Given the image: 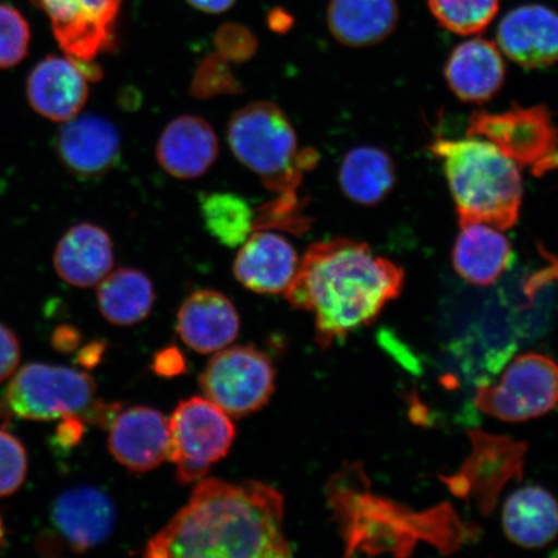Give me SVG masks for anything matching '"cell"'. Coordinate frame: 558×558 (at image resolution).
I'll list each match as a JSON object with an SVG mask.
<instances>
[{
  "label": "cell",
  "mask_w": 558,
  "mask_h": 558,
  "mask_svg": "<svg viewBox=\"0 0 558 558\" xmlns=\"http://www.w3.org/2000/svg\"><path fill=\"white\" fill-rule=\"evenodd\" d=\"M281 493L259 481L206 478L187 505L146 546L145 557L291 556Z\"/></svg>",
  "instance_id": "6da1fadb"
},
{
  "label": "cell",
  "mask_w": 558,
  "mask_h": 558,
  "mask_svg": "<svg viewBox=\"0 0 558 558\" xmlns=\"http://www.w3.org/2000/svg\"><path fill=\"white\" fill-rule=\"evenodd\" d=\"M403 283L400 265L365 242L340 236L306 250L283 294L295 310L314 313L317 344L327 349L375 323Z\"/></svg>",
  "instance_id": "7a4b0ae2"
},
{
  "label": "cell",
  "mask_w": 558,
  "mask_h": 558,
  "mask_svg": "<svg viewBox=\"0 0 558 558\" xmlns=\"http://www.w3.org/2000/svg\"><path fill=\"white\" fill-rule=\"evenodd\" d=\"M430 151L441 160L460 225L507 230L518 225L523 199L520 167L477 136L437 138Z\"/></svg>",
  "instance_id": "3957f363"
},
{
  "label": "cell",
  "mask_w": 558,
  "mask_h": 558,
  "mask_svg": "<svg viewBox=\"0 0 558 558\" xmlns=\"http://www.w3.org/2000/svg\"><path fill=\"white\" fill-rule=\"evenodd\" d=\"M365 476L359 465L348 466L327 485V498L338 521L347 546V556L375 555L390 550L389 536L396 548H411L417 541L427 539L439 548L449 549L444 542L445 522L457 520L450 507L415 514L409 509L376 498L364 487ZM446 526H460L459 523Z\"/></svg>",
  "instance_id": "277c9868"
},
{
  "label": "cell",
  "mask_w": 558,
  "mask_h": 558,
  "mask_svg": "<svg viewBox=\"0 0 558 558\" xmlns=\"http://www.w3.org/2000/svg\"><path fill=\"white\" fill-rule=\"evenodd\" d=\"M228 142L234 157L277 194L296 191L304 172L318 159L312 149L299 150L289 117L269 101L251 102L236 110L229 121Z\"/></svg>",
  "instance_id": "5b68a950"
},
{
  "label": "cell",
  "mask_w": 558,
  "mask_h": 558,
  "mask_svg": "<svg viewBox=\"0 0 558 558\" xmlns=\"http://www.w3.org/2000/svg\"><path fill=\"white\" fill-rule=\"evenodd\" d=\"M466 136L487 140L520 169L530 167L535 177L558 169V128L544 105L474 111Z\"/></svg>",
  "instance_id": "8992f818"
},
{
  "label": "cell",
  "mask_w": 558,
  "mask_h": 558,
  "mask_svg": "<svg viewBox=\"0 0 558 558\" xmlns=\"http://www.w3.org/2000/svg\"><path fill=\"white\" fill-rule=\"evenodd\" d=\"M93 376L46 364L25 365L13 376L2 399L3 411L26 421L83 415L95 401Z\"/></svg>",
  "instance_id": "52a82bcc"
},
{
  "label": "cell",
  "mask_w": 558,
  "mask_h": 558,
  "mask_svg": "<svg viewBox=\"0 0 558 558\" xmlns=\"http://www.w3.org/2000/svg\"><path fill=\"white\" fill-rule=\"evenodd\" d=\"M169 423V460L177 469L181 485L204 478L211 466L227 456L235 437L230 416L201 397L180 402Z\"/></svg>",
  "instance_id": "ba28073f"
},
{
  "label": "cell",
  "mask_w": 558,
  "mask_h": 558,
  "mask_svg": "<svg viewBox=\"0 0 558 558\" xmlns=\"http://www.w3.org/2000/svg\"><path fill=\"white\" fill-rule=\"evenodd\" d=\"M474 404L483 413L508 423L546 415L558 404V364L544 354H520L497 384L477 388Z\"/></svg>",
  "instance_id": "9c48e42d"
},
{
  "label": "cell",
  "mask_w": 558,
  "mask_h": 558,
  "mask_svg": "<svg viewBox=\"0 0 558 558\" xmlns=\"http://www.w3.org/2000/svg\"><path fill=\"white\" fill-rule=\"evenodd\" d=\"M206 399L229 416L256 413L275 393L276 369L267 354L253 345L216 352L201 375Z\"/></svg>",
  "instance_id": "30bf717a"
},
{
  "label": "cell",
  "mask_w": 558,
  "mask_h": 558,
  "mask_svg": "<svg viewBox=\"0 0 558 558\" xmlns=\"http://www.w3.org/2000/svg\"><path fill=\"white\" fill-rule=\"evenodd\" d=\"M472 456L457 476L445 478L450 490L460 498L477 500L481 513H490L498 494L507 481L521 478L525 444L490 436L481 430L470 432Z\"/></svg>",
  "instance_id": "8fae6325"
},
{
  "label": "cell",
  "mask_w": 558,
  "mask_h": 558,
  "mask_svg": "<svg viewBox=\"0 0 558 558\" xmlns=\"http://www.w3.org/2000/svg\"><path fill=\"white\" fill-rule=\"evenodd\" d=\"M51 20L62 51L93 61L114 38L122 0H33Z\"/></svg>",
  "instance_id": "7c38bea8"
},
{
  "label": "cell",
  "mask_w": 558,
  "mask_h": 558,
  "mask_svg": "<svg viewBox=\"0 0 558 558\" xmlns=\"http://www.w3.org/2000/svg\"><path fill=\"white\" fill-rule=\"evenodd\" d=\"M170 423L160 411L135 407L121 411L109 428L108 448L131 472L157 469L170 456Z\"/></svg>",
  "instance_id": "4fadbf2b"
},
{
  "label": "cell",
  "mask_w": 558,
  "mask_h": 558,
  "mask_svg": "<svg viewBox=\"0 0 558 558\" xmlns=\"http://www.w3.org/2000/svg\"><path fill=\"white\" fill-rule=\"evenodd\" d=\"M498 47L525 69H544L558 61V13L542 4H523L501 19Z\"/></svg>",
  "instance_id": "5bb4252c"
},
{
  "label": "cell",
  "mask_w": 558,
  "mask_h": 558,
  "mask_svg": "<svg viewBox=\"0 0 558 558\" xmlns=\"http://www.w3.org/2000/svg\"><path fill=\"white\" fill-rule=\"evenodd\" d=\"M62 165L82 179L102 177L121 157V136L107 118L86 114L65 122L56 137Z\"/></svg>",
  "instance_id": "9a60e30c"
},
{
  "label": "cell",
  "mask_w": 558,
  "mask_h": 558,
  "mask_svg": "<svg viewBox=\"0 0 558 558\" xmlns=\"http://www.w3.org/2000/svg\"><path fill=\"white\" fill-rule=\"evenodd\" d=\"M87 81L78 60L70 56H48L27 78V99L41 117L53 122H68L85 107Z\"/></svg>",
  "instance_id": "2e32d148"
},
{
  "label": "cell",
  "mask_w": 558,
  "mask_h": 558,
  "mask_svg": "<svg viewBox=\"0 0 558 558\" xmlns=\"http://www.w3.org/2000/svg\"><path fill=\"white\" fill-rule=\"evenodd\" d=\"M299 256L283 235L255 229L236 255L233 271L244 288L257 294H283L296 275Z\"/></svg>",
  "instance_id": "e0dca14e"
},
{
  "label": "cell",
  "mask_w": 558,
  "mask_h": 558,
  "mask_svg": "<svg viewBox=\"0 0 558 558\" xmlns=\"http://www.w3.org/2000/svg\"><path fill=\"white\" fill-rule=\"evenodd\" d=\"M156 157L170 177L194 180L211 169L219 157V140L211 124L197 116H180L160 134Z\"/></svg>",
  "instance_id": "ac0fdd59"
},
{
  "label": "cell",
  "mask_w": 558,
  "mask_h": 558,
  "mask_svg": "<svg viewBox=\"0 0 558 558\" xmlns=\"http://www.w3.org/2000/svg\"><path fill=\"white\" fill-rule=\"evenodd\" d=\"M52 521L73 550L86 553L113 533L116 508L99 488L76 487L53 501Z\"/></svg>",
  "instance_id": "d6986e66"
},
{
  "label": "cell",
  "mask_w": 558,
  "mask_h": 558,
  "mask_svg": "<svg viewBox=\"0 0 558 558\" xmlns=\"http://www.w3.org/2000/svg\"><path fill=\"white\" fill-rule=\"evenodd\" d=\"M445 78L459 100L483 105L498 95L506 81L499 47L483 38L463 41L449 56Z\"/></svg>",
  "instance_id": "ffe728a7"
},
{
  "label": "cell",
  "mask_w": 558,
  "mask_h": 558,
  "mask_svg": "<svg viewBox=\"0 0 558 558\" xmlns=\"http://www.w3.org/2000/svg\"><path fill=\"white\" fill-rule=\"evenodd\" d=\"M241 320L230 300L215 290H199L187 296L178 313V332L193 351H221L239 337Z\"/></svg>",
  "instance_id": "44dd1931"
},
{
  "label": "cell",
  "mask_w": 558,
  "mask_h": 558,
  "mask_svg": "<svg viewBox=\"0 0 558 558\" xmlns=\"http://www.w3.org/2000/svg\"><path fill=\"white\" fill-rule=\"evenodd\" d=\"M114 265V248L107 230L82 222L62 235L53 254L56 274L75 288L99 284Z\"/></svg>",
  "instance_id": "7402d4cb"
},
{
  "label": "cell",
  "mask_w": 558,
  "mask_h": 558,
  "mask_svg": "<svg viewBox=\"0 0 558 558\" xmlns=\"http://www.w3.org/2000/svg\"><path fill=\"white\" fill-rule=\"evenodd\" d=\"M511 242L500 229L470 222L460 225L452 264L464 281L476 286L497 282L512 263Z\"/></svg>",
  "instance_id": "603a6c76"
},
{
  "label": "cell",
  "mask_w": 558,
  "mask_h": 558,
  "mask_svg": "<svg viewBox=\"0 0 558 558\" xmlns=\"http://www.w3.org/2000/svg\"><path fill=\"white\" fill-rule=\"evenodd\" d=\"M400 20L397 0H331L327 25L339 44L364 48L381 44Z\"/></svg>",
  "instance_id": "cb8c5ba5"
},
{
  "label": "cell",
  "mask_w": 558,
  "mask_h": 558,
  "mask_svg": "<svg viewBox=\"0 0 558 558\" xmlns=\"http://www.w3.org/2000/svg\"><path fill=\"white\" fill-rule=\"evenodd\" d=\"M507 538L523 548H542L558 535V504L539 486L514 492L504 508Z\"/></svg>",
  "instance_id": "d4e9b609"
},
{
  "label": "cell",
  "mask_w": 558,
  "mask_h": 558,
  "mask_svg": "<svg viewBox=\"0 0 558 558\" xmlns=\"http://www.w3.org/2000/svg\"><path fill=\"white\" fill-rule=\"evenodd\" d=\"M396 179L392 157L375 146H357L341 160V192L360 206L373 207L381 204L392 193Z\"/></svg>",
  "instance_id": "484cf974"
},
{
  "label": "cell",
  "mask_w": 558,
  "mask_h": 558,
  "mask_svg": "<svg viewBox=\"0 0 558 558\" xmlns=\"http://www.w3.org/2000/svg\"><path fill=\"white\" fill-rule=\"evenodd\" d=\"M155 300L150 278L134 268L111 270L97 288V303L104 318L117 326L142 323L149 316Z\"/></svg>",
  "instance_id": "4316f807"
},
{
  "label": "cell",
  "mask_w": 558,
  "mask_h": 558,
  "mask_svg": "<svg viewBox=\"0 0 558 558\" xmlns=\"http://www.w3.org/2000/svg\"><path fill=\"white\" fill-rule=\"evenodd\" d=\"M201 215L208 233L230 248L241 247L255 230V213L248 202L228 192L205 194Z\"/></svg>",
  "instance_id": "83f0119b"
},
{
  "label": "cell",
  "mask_w": 558,
  "mask_h": 558,
  "mask_svg": "<svg viewBox=\"0 0 558 558\" xmlns=\"http://www.w3.org/2000/svg\"><path fill=\"white\" fill-rule=\"evenodd\" d=\"M499 5L500 0H428L438 24L464 37L483 33L497 16Z\"/></svg>",
  "instance_id": "f1b7e54d"
},
{
  "label": "cell",
  "mask_w": 558,
  "mask_h": 558,
  "mask_svg": "<svg viewBox=\"0 0 558 558\" xmlns=\"http://www.w3.org/2000/svg\"><path fill=\"white\" fill-rule=\"evenodd\" d=\"M31 27L11 5L0 4V69L16 66L29 51Z\"/></svg>",
  "instance_id": "f546056e"
},
{
  "label": "cell",
  "mask_w": 558,
  "mask_h": 558,
  "mask_svg": "<svg viewBox=\"0 0 558 558\" xmlns=\"http://www.w3.org/2000/svg\"><path fill=\"white\" fill-rule=\"evenodd\" d=\"M27 474V452L23 442L0 429V498L9 497L23 486Z\"/></svg>",
  "instance_id": "4dcf8cb0"
},
{
  "label": "cell",
  "mask_w": 558,
  "mask_h": 558,
  "mask_svg": "<svg viewBox=\"0 0 558 558\" xmlns=\"http://www.w3.org/2000/svg\"><path fill=\"white\" fill-rule=\"evenodd\" d=\"M21 348L16 333L0 324V383L10 378L20 364Z\"/></svg>",
  "instance_id": "1f68e13d"
},
{
  "label": "cell",
  "mask_w": 558,
  "mask_h": 558,
  "mask_svg": "<svg viewBox=\"0 0 558 558\" xmlns=\"http://www.w3.org/2000/svg\"><path fill=\"white\" fill-rule=\"evenodd\" d=\"M219 46L229 58L246 59L254 51L255 40L247 31L239 26H227L219 33Z\"/></svg>",
  "instance_id": "d6a6232c"
},
{
  "label": "cell",
  "mask_w": 558,
  "mask_h": 558,
  "mask_svg": "<svg viewBox=\"0 0 558 558\" xmlns=\"http://www.w3.org/2000/svg\"><path fill=\"white\" fill-rule=\"evenodd\" d=\"M151 368L163 378H174L186 372V361L177 347H169L156 354Z\"/></svg>",
  "instance_id": "836d02e7"
},
{
  "label": "cell",
  "mask_w": 558,
  "mask_h": 558,
  "mask_svg": "<svg viewBox=\"0 0 558 558\" xmlns=\"http://www.w3.org/2000/svg\"><path fill=\"white\" fill-rule=\"evenodd\" d=\"M85 434V418L81 415H68L62 417V423L56 430V441L62 448H73L82 441Z\"/></svg>",
  "instance_id": "e575fe53"
},
{
  "label": "cell",
  "mask_w": 558,
  "mask_h": 558,
  "mask_svg": "<svg viewBox=\"0 0 558 558\" xmlns=\"http://www.w3.org/2000/svg\"><path fill=\"white\" fill-rule=\"evenodd\" d=\"M82 335L75 327L62 325L52 333V345L56 351L70 353L81 344Z\"/></svg>",
  "instance_id": "d590c367"
},
{
  "label": "cell",
  "mask_w": 558,
  "mask_h": 558,
  "mask_svg": "<svg viewBox=\"0 0 558 558\" xmlns=\"http://www.w3.org/2000/svg\"><path fill=\"white\" fill-rule=\"evenodd\" d=\"M105 352V344L102 341H94L82 349L76 357V362L86 368H94L100 364Z\"/></svg>",
  "instance_id": "8d00e7d4"
},
{
  "label": "cell",
  "mask_w": 558,
  "mask_h": 558,
  "mask_svg": "<svg viewBox=\"0 0 558 558\" xmlns=\"http://www.w3.org/2000/svg\"><path fill=\"white\" fill-rule=\"evenodd\" d=\"M186 2L195 10L218 15L232 9L236 0H186Z\"/></svg>",
  "instance_id": "74e56055"
},
{
  "label": "cell",
  "mask_w": 558,
  "mask_h": 558,
  "mask_svg": "<svg viewBox=\"0 0 558 558\" xmlns=\"http://www.w3.org/2000/svg\"><path fill=\"white\" fill-rule=\"evenodd\" d=\"M7 544V535H5V526L2 515H0V550L5 547Z\"/></svg>",
  "instance_id": "f35d334b"
}]
</instances>
